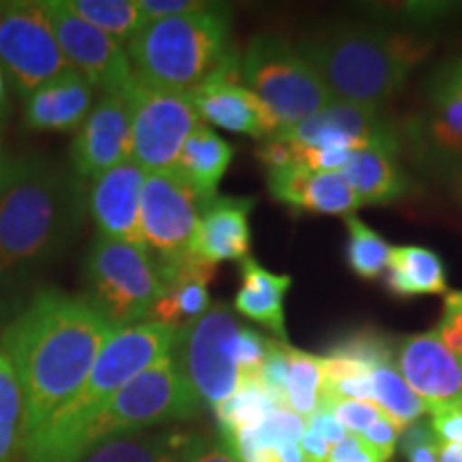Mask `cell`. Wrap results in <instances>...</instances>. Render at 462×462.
Segmentation results:
<instances>
[{
	"label": "cell",
	"mask_w": 462,
	"mask_h": 462,
	"mask_svg": "<svg viewBox=\"0 0 462 462\" xmlns=\"http://www.w3.org/2000/svg\"><path fill=\"white\" fill-rule=\"evenodd\" d=\"M199 118L225 131L268 140L279 135L281 125L268 106L242 82L240 54L231 51L227 60L189 92Z\"/></svg>",
	"instance_id": "9a60e30c"
},
{
	"label": "cell",
	"mask_w": 462,
	"mask_h": 462,
	"mask_svg": "<svg viewBox=\"0 0 462 462\" xmlns=\"http://www.w3.org/2000/svg\"><path fill=\"white\" fill-rule=\"evenodd\" d=\"M432 415V429L441 443H458L462 446V413L452 401L435 404L429 409Z\"/></svg>",
	"instance_id": "7bdbcfd3"
},
{
	"label": "cell",
	"mask_w": 462,
	"mask_h": 462,
	"mask_svg": "<svg viewBox=\"0 0 462 462\" xmlns=\"http://www.w3.org/2000/svg\"><path fill=\"white\" fill-rule=\"evenodd\" d=\"M210 201L178 167L146 173L140 225L143 246L152 255L159 273L190 255L199 217Z\"/></svg>",
	"instance_id": "30bf717a"
},
{
	"label": "cell",
	"mask_w": 462,
	"mask_h": 462,
	"mask_svg": "<svg viewBox=\"0 0 462 462\" xmlns=\"http://www.w3.org/2000/svg\"><path fill=\"white\" fill-rule=\"evenodd\" d=\"M24 448V401L15 368L0 349V462H11Z\"/></svg>",
	"instance_id": "1f68e13d"
},
{
	"label": "cell",
	"mask_w": 462,
	"mask_h": 462,
	"mask_svg": "<svg viewBox=\"0 0 462 462\" xmlns=\"http://www.w3.org/2000/svg\"><path fill=\"white\" fill-rule=\"evenodd\" d=\"M401 452L407 462H439L443 443L429 420H418L401 432Z\"/></svg>",
	"instance_id": "8d00e7d4"
},
{
	"label": "cell",
	"mask_w": 462,
	"mask_h": 462,
	"mask_svg": "<svg viewBox=\"0 0 462 462\" xmlns=\"http://www.w3.org/2000/svg\"><path fill=\"white\" fill-rule=\"evenodd\" d=\"M75 15L126 45L148 24L137 0H65Z\"/></svg>",
	"instance_id": "f1b7e54d"
},
{
	"label": "cell",
	"mask_w": 462,
	"mask_h": 462,
	"mask_svg": "<svg viewBox=\"0 0 462 462\" xmlns=\"http://www.w3.org/2000/svg\"><path fill=\"white\" fill-rule=\"evenodd\" d=\"M374 404H379L381 411L394 421L398 429L404 430L409 424L421 420V415L429 411V404L409 388L407 381L398 373L394 362L381 364L371 373Z\"/></svg>",
	"instance_id": "f546056e"
},
{
	"label": "cell",
	"mask_w": 462,
	"mask_h": 462,
	"mask_svg": "<svg viewBox=\"0 0 462 462\" xmlns=\"http://www.w3.org/2000/svg\"><path fill=\"white\" fill-rule=\"evenodd\" d=\"M349 242H346V262L360 279L373 281L388 268L392 246L362 218L354 215L345 217Z\"/></svg>",
	"instance_id": "836d02e7"
},
{
	"label": "cell",
	"mask_w": 462,
	"mask_h": 462,
	"mask_svg": "<svg viewBox=\"0 0 462 462\" xmlns=\"http://www.w3.org/2000/svg\"><path fill=\"white\" fill-rule=\"evenodd\" d=\"M88 193L73 170L45 157L15 159L0 195V285L17 289L78 238Z\"/></svg>",
	"instance_id": "7a4b0ae2"
},
{
	"label": "cell",
	"mask_w": 462,
	"mask_h": 462,
	"mask_svg": "<svg viewBox=\"0 0 462 462\" xmlns=\"http://www.w3.org/2000/svg\"><path fill=\"white\" fill-rule=\"evenodd\" d=\"M385 287L396 298L448 293V274L443 259L424 246H392Z\"/></svg>",
	"instance_id": "cb8c5ba5"
},
{
	"label": "cell",
	"mask_w": 462,
	"mask_h": 462,
	"mask_svg": "<svg viewBox=\"0 0 462 462\" xmlns=\"http://www.w3.org/2000/svg\"><path fill=\"white\" fill-rule=\"evenodd\" d=\"M231 51V15L221 5L150 22L126 43L137 82L184 95L210 78Z\"/></svg>",
	"instance_id": "5b68a950"
},
{
	"label": "cell",
	"mask_w": 462,
	"mask_h": 462,
	"mask_svg": "<svg viewBox=\"0 0 462 462\" xmlns=\"http://www.w3.org/2000/svg\"><path fill=\"white\" fill-rule=\"evenodd\" d=\"M446 304H452V306H458V309H462V291L448 293V298H446Z\"/></svg>",
	"instance_id": "f5cc1de1"
},
{
	"label": "cell",
	"mask_w": 462,
	"mask_h": 462,
	"mask_svg": "<svg viewBox=\"0 0 462 462\" xmlns=\"http://www.w3.org/2000/svg\"><path fill=\"white\" fill-rule=\"evenodd\" d=\"M345 180L364 204H392L407 190V178L390 154L377 150H351L343 167Z\"/></svg>",
	"instance_id": "d4e9b609"
},
{
	"label": "cell",
	"mask_w": 462,
	"mask_h": 462,
	"mask_svg": "<svg viewBox=\"0 0 462 462\" xmlns=\"http://www.w3.org/2000/svg\"><path fill=\"white\" fill-rule=\"evenodd\" d=\"M146 171L129 159L95 178L88 190V215L99 236L143 246L140 210Z\"/></svg>",
	"instance_id": "e0dca14e"
},
{
	"label": "cell",
	"mask_w": 462,
	"mask_h": 462,
	"mask_svg": "<svg viewBox=\"0 0 462 462\" xmlns=\"http://www.w3.org/2000/svg\"><path fill=\"white\" fill-rule=\"evenodd\" d=\"M279 135L309 148H346L377 150L394 154L401 150V135L379 109L332 101L302 123L285 126Z\"/></svg>",
	"instance_id": "5bb4252c"
},
{
	"label": "cell",
	"mask_w": 462,
	"mask_h": 462,
	"mask_svg": "<svg viewBox=\"0 0 462 462\" xmlns=\"http://www.w3.org/2000/svg\"><path fill=\"white\" fill-rule=\"evenodd\" d=\"M71 170L82 182L131 159V120L125 95H103L71 143Z\"/></svg>",
	"instance_id": "2e32d148"
},
{
	"label": "cell",
	"mask_w": 462,
	"mask_h": 462,
	"mask_svg": "<svg viewBox=\"0 0 462 462\" xmlns=\"http://www.w3.org/2000/svg\"><path fill=\"white\" fill-rule=\"evenodd\" d=\"M257 159L270 170H282V167L298 165V150L296 143L282 135H274L263 140L262 146L257 148Z\"/></svg>",
	"instance_id": "ee69618b"
},
{
	"label": "cell",
	"mask_w": 462,
	"mask_h": 462,
	"mask_svg": "<svg viewBox=\"0 0 462 462\" xmlns=\"http://www.w3.org/2000/svg\"><path fill=\"white\" fill-rule=\"evenodd\" d=\"M452 402H454V404H456V407H458V411H460V413H462V394H460V396H456V398H454V401H452Z\"/></svg>",
	"instance_id": "11a10c76"
},
{
	"label": "cell",
	"mask_w": 462,
	"mask_h": 462,
	"mask_svg": "<svg viewBox=\"0 0 462 462\" xmlns=\"http://www.w3.org/2000/svg\"><path fill=\"white\" fill-rule=\"evenodd\" d=\"M306 429L315 430L317 435L326 439L330 446H337V443H340L346 435H349V432L345 430V426L340 424V421L334 418L328 409H321V407L317 409L309 420H306Z\"/></svg>",
	"instance_id": "7dc6e473"
},
{
	"label": "cell",
	"mask_w": 462,
	"mask_h": 462,
	"mask_svg": "<svg viewBox=\"0 0 462 462\" xmlns=\"http://www.w3.org/2000/svg\"><path fill=\"white\" fill-rule=\"evenodd\" d=\"M421 143L437 157L462 154V84L441 67L429 84V107L420 126Z\"/></svg>",
	"instance_id": "7402d4cb"
},
{
	"label": "cell",
	"mask_w": 462,
	"mask_h": 462,
	"mask_svg": "<svg viewBox=\"0 0 462 462\" xmlns=\"http://www.w3.org/2000/svg\"><path fill=\"white\" fill-rule=\"evenodd\" d=\"M231 159H234V148L210 126L199 125L184 142L176 167L195 184L199 193H204L208 199H215Z\"/></svg>",
	"instance_id": "484cf974"
},
{
	"label": "cell",
	"mask_w": 462,
	"mask_h": 462,
	"mask_svg": "<svg viewBox=\"0 0 462 462\" xmlns=\"http://www.w3.org/2000/svg\"><path fill=\"white\" fill-rule=\"evenodd\" d=\"M435 334L462 362V309L446 304V313H443V319L437 323Z\"/></svg>",
	"instance_id": "f6af8a7d"
},
{
	"label": "cell",
	"mask_w": 462,
	"mask_h": 462,
	"mask_svg": "<svg viewBox=\"0 0 462 462\" xmlns=\"http://www.w3.org/2000/svg\"><path fill=\"white\" fill-rule=\"evenodd\" d=\"M446 69L449 73H452V78L456 79V82L462 84V58H458V60L449 62V65H446Z\"/></svg>",
	"instance_id": "816d5d0a"
},
{
	"label": "cell",
	"mask_w": 462,
	"mask_h": 462,
	"mask_svg": "<svg viewBox=\"0 0 462 462\" xmlns=\"http://www.w3.org/2000/svg\"><path fill=\"white\" fill-rule=\"evenodd\" d=\"M0 69L7 71L24 99L71 69L42 3L15 0L0 5Z\"/></svg>",
	"instance_id": "7c38bea8"
},
{
	"label": "cell",
	"mask_w": 462,
	"mask_h": 462,
	"mask_svg": "<svg viewBox=\"0 0 462 462\" xmlns=\"http://www.w3.org/2000/svg\"><path fill=\"white\" fill-rule=\"evenodd\" d=\"M326 356L362 362L374 371L381 364L394 362V338H388L385 334H379L374 330H360L338 338L326 351Z\"/></svg>",
	"instance_id": "e575fe53"
},
{
	"label": "cell",
	"mask_w": 462,
	"mask_h": 462,
	"mask_svg": "<svg viewBox=\"0 0 462 462\" xmlns=\"http://www.w3.org/2000/svg\"><path fill=\"white\" fill-rule=\"evenodd\" d=\"M3 90H5V75H3V69H0V101H3Z\"/></svg>",
	"instance_id": "db71d44e"
},
{
	"label": "cell",
	"mask_w": 462,
	"mask_h": 462,
	"mask_svg": "<svg viewBox=\"0 0 462 462\" xmlns=\"http://www.w3.org/2000/svg\"><path fill=\"white\" fill-rule=\"evenodd\" d=\"M109 323L82 296L48 287L32 296L0 337L24 401V448L58 409L82 388L114 337Z\"/></svg>",
	"instance_id": "6da1fadb"
},
{
	"label": "cell",
	"mask_w": 462,
	"mask_h": 462,
	"mask_svg": "<svg viewBox=\"0 0 462 462\" xmlns=\"http://www.w3.org/2000/svg\"><path fill=\"white\" fill-rule=\"evenodd\" d=\"M287 373H289V345L276 343L273 338L268 356H265L262 371H259V381L279 404V409H287L285 402V385H287Z\"/></svg>",
	"instance_id": "f35d334b"
},
{
	"label": "cell",
	"mask_w": 462,
	"mask_h": 462,
	"mask_svg": "<svg viewBox=\"0 0 462 462\" xmlns=\"http://www.w3.org/2000/svg\"><path fill=\"white\" fill-rule=\"evenodd\" d=\"M321 356L289 346V373L285 385L287 409H291L306 421L321 407Z\"/></svg>",
	"instance_id": "4dcf8cb0"
},
{
	"label": "cell",
	"mask_w": 462,
	"mask_h": 462,
	"mask_svg": "<svg viewBox=\"0 0 462 462\" xmlns=\"http://www.w3.org/2000/svg\"><path fill=\"white\" fill-rule=\"evenodd\" d=\"M242 82L268 106L281 129L310 118L334 101L315 67L296 45L257 34L240 56Z\"/></svg>",
	"instance_id": "ba28073f"
},
{
	"label": "cell",
	"mask_w": 462,
	"mask_h": 462,
	"mask_svg": "<svg viewBox=\"0 0 462 462\" xmlns=\"http://www.w3.org/2000/svg\"><path fill=\"white\" fill-rule=\"evenodd\" d=\"M270 345H273V338L263 337V334L251 330V328H240L238 338H236V362H238L242 379L259 377Z\"/></svg>",
	"instance_id": "ab89813d"
},
{
	"label": "cell",
	"mask_w": 462,
	"mask_h": 462,
	"mask_svg": "<svg viewBox=\"0 0 462 462\" xmlns=\"http://www.w3.org/2000/svg\"><path fill=\"white\" fill-rule=\"evenodd\" d=\"M401 429L392 421L388 415H383V418L373 421L371 426H368L366 430L362 432V439L364 443H366L368 448L373 449L374 454L379 456L381 460L388 462L392 456H394V449H396V443L398 439H401Z\"/></svg>",
	"instance_id": "b9f144b4"
},
{
	"label": "cell",
	"mask_w": 462,
	"mask_h": 462,
	"mask_svg": "<svg viewBox=\"0 0 462 462\" xmlns=\"http://www.w3.org/2000/svg\"><path fill=\"white\" fill-rule=\"evenodd\" d=\"M360 206L362 201L345 180L343 171L313 173L300 201V210L343 218L354 215Z\"/></svg>",
	"instance_id": "d6a6232c"
},
{
	"label": "cell",
	"mask_w": 462,
	"mask_h": 462,
	"mask_svg": "<svg viewBox=\"0 0 462 462\" xmlns=\"http://www.w3.org/2000/svg\"><path fill=\"white\" fill-rule=\"evenodd\" d=\"M14 165H15V159H11L7 143H5V131L3 126H0V195H3L5 189H7Z\"/></svg>",
	"instance_id": "681fc988"
},
{
	"label": "cell",
	"mask_w": 462,
	"mask_h": 462,
	"mask_svg": "<svg viewBox=\"0 0 462 462\" xmlns=\"http://www.w3.org/2000/svg\"><path fill=\"white\" fill-rule=\"evenodd\" d=\"M255 208L253 198H223L217 195L201 212L190 253L204 262H245L251 251L248 215Z\"/></svg>",
	"instance_id": "d6986e66"
},
{
	"label": "cell",
	"mask_w": 462,
	"mask_h": 462,
	"mask_svg": "<svg viewBox=\"0 0 462 462\" xmlns=\"http://www.w3.org/2000/svg\"><path fill=\"white\" fill-rule=\"evenodd\" d=\"M242 289L236 293L234 309L246 319L257 321L276 338H287L285 328V293L291 289V276L274 274L255 259L246 257L240 265Z\"/></svg>",
	"instance_id": "603a6c76"
},
{
	"label": "cell",
	"mask_w": 462,
	"mask_h": 462,
	"mask_svg": "<svg viewBox=\"0 0 462 462\" xmlns=\"http://www.w3.org/2000/svg\"><path fill=\"white\" fill-rule=\"evenodd\" d=\"M217 274V265L195 257L193 253L180 263L159 273L165 291L154 306L150 321L167 323V326L182 328L184 323L198 319L210 309V293L208 285Z\"/></svg>",
	"instance_id": "44dd1931"
},
{
	"label": "cell",
	"mask_w": 462,
	"mask_h": 462,
	"mask_svg": "<svg viewBox=\"0 0 462 462\" xmlns=\"http://www.w3.org/2000/svg\"><path fill=\"white\" fill-rule=\"evenodd\" d=\"M173 462H240L221 435L193 432L182 435Z\"/></svg>",
	"instance_id": "d590c367"
},
{
	"label": "cell",
	"mask_w": 462,
	"mask_h": 462,
	"mask_svg": "<svg viewBox=\"0 0 462 462\" xmlns=\"http://www.w3.org/2000/svg\"><path fill=\"white\" fill-rule=\"evenodd\" d=\"M276 409H279V404L265 392L259 377H245L240 381L238 390L215 409L218 435L229 439L240 430L255 429V426L268 420Z\"/></svg>",
	"instance_id": "4316f807"
},
{
	"label": "cell",
	"mask_w": 462,
	"mask_h": 462,
	"mask_svg": "<svg viewBox=\"0 0 462 462\" xmlns=\"http://www.w3.org/2000/svg\"><path fill=\"white\" fill-rule=\"evenodd\" d=\"M146 22L170 20V17H180L189 14H199V11L212 9L215 3H199V0H137Z\"/></svg>",
	"instance_id": "60d3db41"
},
{
	"label": "cell",
	"mask_w": 462,
	"mask_h": 462,
	"mask_svg": "<svg viewBox=\"0 0 462 462\" xmlns=\"http://www.w3.org/2000/svg\"><path fill=\"white\" fill-rule=\"evenodd\" d=\"M328 462H383L371 448L364 443L362 437L346 435L343 441L332 446Z\"/></svg>",
	"instance_id": "bcb514c9"
},
{
	"label": "cell",
	"mask_w": 462,
	"mask_h": 462,
	"mask_svg": "<svg viewBox=\"0 0 462 462\" xmlns=\"http://www.w3.org/2000/svg\"><path fill=\"white\" fill-rule=\"evenodd\" d=\"M321 409H328L349 435L360 437L373 421L383 418L379 404L362 401H321Z\"/></svg>",
	"instance_id": "74e56055"
},
{
	"label": "cell",
	"mask_w": 462,
	"mask_h": 462,
	"mask_svg": "<svg viewBox=\"0 0 462 462\" xmlns=\"http://www.w3.org/2000/svg\"><path fill=\"white\" fill-rule=\"evenodd\" d=\"M125 99L131 120V159L146 173L176 167L184 142L201 125L190 97L135 79Z\"/></svg>",
	"instance_id": "8fae6325"
},
{
	"label": "cell",
	"mask_w": 462,
	"mask_h": 462,
	"mask_svg": "<svg viewBox=\"0 0 462 462\" xmlns=\"http://www.w3.org/2000/svg\"><path fill=\"white\" fill-rule=\"evenodd\" d=\"M0 5H3V3H0Z\"/></svg>",
	"instance_id": "9f6ffc18"
},
{
	"label": "cell",
	"mask_w": 462,
	"mask_h": 462,
	"mask_svg": "<svg viewBox=\"0 0 462 462\" xmlns=\"http://www.w3.org/2000/svg\"><path fill=\"white\" fill-rule=\"evenodd\" d=\"M95 88L75 69L62 71L24 99V123L31 131L71 133L88 118Z\"/></svg>",
	"instance_id": "ffe728a7"
},
{
	"label": "cell",
	"mask_w": 462,
	"mask_h": 462,
	"mask_svg": "<svg viewBox=\"0 0 462 462\" xmlns=\"http://www.w3.org/2000/svg\"><path fill=\"white\" fill-rule=\"evenodd\" d=\"M67 62L103 95H125L135 84V73L123 45L67 7L65 0H42Z\"/></svg>",
	"instance_id": "4fadbf2b"
},
{
	"label": "cell",
	"mask_w": 462,
	"mask_h": 462,
	"mask_svg": "<svg viewBox=\"0 0 462 462\" xmlns=\"http://www.w3.org/2000/svg\"><path fill=\"white\" fill-rule=\"evenodd\" d=\"M300 448L309 462H328V456H330L332 446L326 441V439L317 435L315 430L306 429L302 439H300Z\"/></svg>",
	"instance_id": "c3c4849f"
},
{
	"label": "cell",
	"mask_w": 462,
	"mask_h": 462,
	"mask_svg": "<svg viewBox=\"0 0 462 462\" xmlns=\"http://www.w3.org/2000/svg\"><path fill=\"white\" fill-rule=\"evenodd\" d=\"M178 432H133L101 443L82 462H173Z\"/></svg>",
	"instance_id": "83f0119b"
},
{
	"label": "cell",
	"mask_w": 462,
	"mask_h": 462,
	"mask_svg": "<svg viewBox=\"0 0 462 462\" xmlns=\"http://www.w3.org/2000/svg\"><path fill=\"white\" fill-rule=\"evenodd\" d=\"M394 366L429 409L462 394V362L435 330L394 340Z\"/></svg>",
	"instance_id": "ac0fdd59"
},
{
	"label": "cell",
	"mask_w": 462,
	"mask_h": 462,
	"mask_svg": "<svg viewBox=\"0 0 462 462\" xmlns=\"http://www.w3.org/2000/svg\"><path fill=\"white\" fill-rule=\"evenodd\" d=\"M178 328L143 321L114 332L88 377L24 448V462H82L79 441L109 407L116 394L137 374L171 356Z\"/></svg>",
	"instance_id": "277c9868"
},
{
	"label": "cell",
	"mask_w": 462,
	"mask_h": 462,
	"mask_svg": "<svg viewBox=\"0 0 462 462\" xmlns=\"http://www.w3.org/2000/svg\"><path fill=\"white\" fill-rule=\"evenodd\" d=\"M439 462H462V446L458 443H443L439 452Z\"/></svg>",
	"instance_id": "f907efd6"
},
{
	"label": "cell",
	"mask_w": 462,
	"mask_h": 462,
	"mask_svg": "<svg viewBox=\"0 0 462 462\" xmlns=\"http://www.w3.org/2000/svg\"><path fill=\"white\" fill-rule=\"evenodd\" d=\"M240 328L234 309L225 302L210 304L204 315L178 328L171 356L206 407L217 409L238 390L242 374L236 338Z\"/></svg>",
	"instance_id": "9c48e42d"
},
{
	"label": "cell",
	"mask_w": 462,
	"mask_h": 462,
	"mask_svg": "<svg viewBox=\"0 0 462 462\" xmlns=\"http://www.w3.org/2000/svg\"><path fill=\"white\" fill-rule=\"evenodd\" d=\"M296 48L334 101L379 109L402 88L430 45L388 28L334 24L304 37Z\"/></svg>",
	"instance_id": "3957f363"
},
{
	"label": "cell",
	"mask_w": 462,
	"mask_h": 462,
	"mask_svg": "<svg viewBox=\"0 0 462 462\" xmlns=\"http://www.w3.org/2000/svg\"><path fill=\"white\" fill-rule=\"evenodd\" d=\"M199 396L190 388L173 356L137 374L116 394L109 407L86 429L79 441V458L109 439L142 432L173 420H189L201 411Z\"/></svg>",
	"instance_id": "52a82bcc"
},
{
	"label": "cell",
	"mask_w": 462,
	"mask_h": 462,
	"mask_svg": "<svg viewBox=\"0 0 462 462\" xmlns=\"http://www.w3.org/2000/svg\"><path fill=\"white\" fill-rule=\"evenodd\" d=\"M86 300L114 330L150 321L163 296L159 268L146 246L99 236L86 257Z\"/></svg>",
	"instance_id": "8992f818"
}]
</instances>
